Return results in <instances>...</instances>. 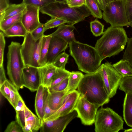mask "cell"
<instances>
[{
    "label": "cell",
    "instance_id": "obj_1",
    "mask_svg": "<svg viewBox=\"0 0 132 132\" xmlns=\"http://www.w3.org/2000/svg\"><path fill=\"white\" fill-rule=\"evenodd\" d=\"M128 39L123 27L110 26L97 40L95 47L102 61L107 57L117 55L123 51Z\"/></svg>",
    "mask_w": 132,
    "mask_h": 132
},
{
    "label": "cell",
    "instance_id": "obj_2",
    "mask_svg": "<svg viewBox=\"0 0 132 132\" xmlns=\"http://www.w3.org/2000/svg\"><path fill=\"white\" fill-rule=\"evenodd\" d=\"M77 90L90 103L99 106L108 103L110 101L100 72L84 75L77 88Z\"/></svg>",
    "mask_w": 132,
    "mask_h": 132
},
{
    "label": "cell",
    "instance_id": "obj_3",
    "mask_svg": "<svg viewBox=\"0 0 132 132\" xmlns=\"http://www.w3.org/2000/svg\"><path fill=\"white\" fill-rule=\"evenodd\" d=\"M69 44L70 55L79 70L87 74L93 73L98 70L102 60L95 47L76 40Z\"/></svg>",
    "mask_w": 132,
    "mask_h": 132
},
{
    "label": "cell",
    "instance_id": "obj_4",
    "mask_svg": "<svg viewBox=\"0 0 132 132\" xmlns=\"http://www.w3.org/2000/svg\"><path fill=\"white\" fill-rule=\"evenodd\" d=\"M40 11L51 18H61L66 21L68 24L74 25L83 21L91 15L85 5L79 7H71L64 1L50 3L40 8Z\"/></svg>",
    "mask_w": 132,
    "mask_h": 132
},
{
    "label": "cell",
    "instance_id": "obj_5",
    "mask_svg": "<svg viewBox=\"0 0 132 132\" xmlns=\"http://www.w3.org/2000/svg\"><path fill=\"white\" fill-rule=\"evenodd\" d=\"M21 45L12 41L8 46L7 74L12 84L19 90L22 88V70L25 67L21 52Z\"/></svg>",
    "mask_w": 132,
    "mask_h": 132
},
{
    "label": "cell",
    "instance_id": "obj_6",
    "mask_svg": "<svg viewBox=\"0 0 132 132\" xmlns=\"http://www.w3.org/2000/svg\"><path fill=\"white\" fill-rule=\"evenodd\" d=\"M122 118L111 108L102 107L98 110L94 122L96 132H118L123 129Z\"/></svg>",
    "mask_w": 132,
    "mask_h": 132
},
{
    "label": "cell",
    "instance_id": "obj_7",
    "mask_svg": "<svg viewBox=\"0 0 132 132\" xmlns=\"http://www.w3.org/2000/svg\"><path fill=\"white\" fill-rule=\"evenodd\" d=\"M43 37L35 40L29 32L24 37L21 45V52L25 66L37 68L42 66L40 60V51Z\"/></svg>",
    "mask_w": 132,
    "mask_h": 132
},
{
    "label": "cell",
    "instance_id": "obj_8",
    "mask_svg": "<svg viewBox=\"0 0 132 132\" xmlns=\"http://www.w3.org/2000/svg\"><path fill=\"white\" fill-rule=\"evenodd\" d=\"M103 11V19L110 24L111 26L123 27L129 26L124 0H114L106 3Z\"/></svg>",
    "mask_w": 132,
    "mask_h": 132
},
{
    "label": "cell",
    "instance_id": "obj_9",
    "mask_svg": "<svg viewBox=\"0 0 132 132\" xmlns=\"http://www.w3.org/2000/svg\"><path fill=\"white\" fill-rule=\"evenodd\" d=\"M97 71L101 74L109 97H113L119 87L122 76L108 62L101 65Z\"/></svg>",
    "mask_w": 132,
    "mask_h": 132
},
{
    "label": "cell",
    "instance_id": "obj_10",
    "mask_svg": "<svg viewBox=\"0 0 132 132\" xmlns=\"http://www.w3.org/2000/svg\"><path fill=\"white\" fill-rule=\"evenodd\" d=\"M99 106L92 103L80 95L74 109L85 125L90 126L94 123Z\"/></svg>",
    "mask_w": 132,
    "mask_h": 132
},
{
    "label": "cell",
    "instance_id": "obj_11",
    "mask_svg": "<svg viewBox=\"0 0 132 132\" xmlns=\"http://www.w3.org/2000/svg\"><path fill=\"white\" fill-rule=\"evenodd\" d=\"M76 111H73L70 113L55 119L42 121L40 129L41 132H63L67 125L73 119L77 117Z\"/></svg>",
    "mask_w": 132,
    "mask_h": 132
},
{
    "label": "cell",
    "instance_id": "obj_12",
    "mask_svg": "<svg viewBox=\"0 0 132 132\" xmlns=\"http://www.w3.org/2000/svg\"><path fill=\"white\" fill-rule=\"evenodd\" d=\"M80 94L76 90L68 92L64 97L60 108L50 116L42 121L56 119L67 115L74 111V109Z\"/></svg>",
    "mask_w": 132,
    "mask_h": 132
},
{
    "label": "cell",
    "instance_id": "obj_13",
    "mask_svg": "<svg viewBox=\"0 0 132 132\" xmlns=\"http://www.w3.org/2000/svg\"><path fill=\"white\" fill-rule=\"evenodd\" d=\"M22 84L23 87L32 92L37 91L42 81L38 68L26 66L22 70Z\"/></svg>",
    "mask_w": 132,
    "mask_h": 132
},
{
    "label": "cell",
    "instance_id": "obj_14",
    "mask_svg": "<svg viewBox=\"0 0 132 132\" xmlns=\"http://www.w3.org/2000/svg\"><path fill=\"white\" fill-rule=\"evenodd\" d=\"M39 7L26 5L22 12L21 22L28 32L31 33L41 23L39 20Z\"/></svg>",
    "mask_w": 132,
    "mask_h": 132
},
{
    "label": "cell",
    "instance_id": "obj_15",
    "mask_svg": "<svg viewBox=\"0 0 132 132\" xmlns=\"http://www.w3.org/2000/svg\"><path fill=\"white\" fill-rule=\"evenodd\" d=\"M68 43L56 36L51 39L46 58V64H51L57 56L67 48Z\"/></svg>",
    "mask_w": 132,
    "mask_h": 132
},
{
    "label": "cell",
    "instance_id": "obj_16",
    "mask_svg": "<svg viewBox=\"0 0 132 132\" xmlns=\"http://www.w3.org/2000/svg\"><path fill=\"white\" fill-rule=\"evenodd\" d=\"M25 125L22 128L23 132H36L41 127L42 120L26 106Z\"/></svg>",
    "mask_w": 132,
    "mask_h": 132
},
{
    "label": "cell",
    "instance_id": "obj_17",
    "mask_svg": "<svg viewBox=\"0 0 132 132\" xmlns=\"http://www.w3.org/2000/svg\"><path fill=\"white\" fill-rule=\"evenodd\" d=\"M75 27L74 24H69L61 25L57 30L50 35L52 36L59 37L67 42L68 44L76 40L74 33Z\"/></svg>",
    "mask_w": 132,
    "mask_h": 132
},
{
    "label": "cell",
    "instance_id": "obj_18",
    "mask_svg": "<svg viewBox=\"0 0 132 132\" xmlns=\"http://www.w3.org/2000/svg\"><path fill=\"white\" fill-rule=\"evenodd\" d=\"M38 68L42 84L44 87H47L50 84L53 76L56 72L57 68L52 64H46Z\"/></svg>",
    "mask_w": 132,
    "mask_h": 132
},
{
    "label": "cell",
    "instance_id": "obj_19",
    "mask_svg": "<svg viewBox=\"0 0 132 132\" xmlns=\"http://www.w3.org/2000/svg\"><path fill=\"white\" fill-rule=\"evenodd\" d=\"M49 92L48 98L49 105L52 110H57L62 105L63 100L68 93L67 90L60 92Z\"/></svg>",
    "mask_w": 132,
    "mask_h": 132
},
{
    "label": "cell",
    "instance_id": "obj_20",
    "mask_svg": "<svg viewBox=\"0 0 132 132\" xmlns=\"http://www.w3.org/2000/svg\"><path fill=\"white\" fill-rule=\"evenodd\" d=\"M44 87L42 84L37 90L35 101V107L37 116L42 121L44 116Z\"/></svg>",
    "mask_w": 132,
    "mask_h": 132
},
{
    "label": "cell",
    "instance_id": "obj_21",
    "mask_svg": "<svg viewBox=\"0 0 132 132\" xmlns=\"http://www.w3.org/2000/svg\"><path fill=\"white\" fill-rule=\"evenodd\" d=\"M123 104V116L124 119L126 124L132 127V94L125 93Z\"/></svg>",
    "mask_w": 132,
    "mask_h": 132
},
{
    "label": "cell",
    "instance_id": "obj_22",
    "mask_svg": "<svg viewBox=\"0 0 132 132\" xmlns=\"http://www.w3.org/2000/svg\"><path fill=\"white\" fill-rule=\"evenodd\" d=\"M26 6V5L22 2L18 4H10L4 13L0 15V22L22 12Z\"/></svg>",
    "mask_w": 132,
    "mask_h": 132
},
{
    "label": "cell",
    "instance_id": "obj_23",
    "mask_svg": "<svg viewBox=\"0 0 132 132\" xmlns=\"http://www.w3.org/2000/svg\"><path fill=\"white\" fill-rule=\"evenodd\" d=\"M3 32L5 37H24L28 32L21 22L15 24Z\"/></svg>",
    "mask_w": 132,
    "mask_h": 132
},
{
    "label": "cell",
    "instance_id": "obj_24",
    "mask_svg": "<svg viewBox=\"0 0 132 132\" xmlns=\"http://www.w3.org/2000/svg\"><path fill=\"white\" fill-rule=\"evenodd\" d=\"M26 106L24 102L20 96L15 109L16 113L15 121L22 128L25 125Z\"/></svg>",
    "mask_w": 132,
    "mask_h": 132
},
{
    "label": "cell",
    "instance_id": "obj_25",
    "mask_svg": "<svg viewBox=\"0 0 132 132\" xmlns=\"http://www.w3.org/2000/svg\"><path fill=\"white\" fill-rule=\"evenodd\" d=\"M84 75L78 71L70 72L68 77V84L67 89L68 92H72L77 88Z\"/></svg>",
    "mask_w": 132,
    "mask_h": 132
},
{
    "label": "cell",
    "instance_id": "obj_26",
    "mask_svg": "<svg viewBox=\"0 0 132 132\" xmlns=\"http://www.w3.org/2000/svg\"><path fill=\"white\" fill-rule=\"evenodd\" d=\"M112 65L123 77L132 76V69L127 60L122 59Z\"/></svg>",
    "mask_w": 132,
    "mask_h": 132
},
{
    "label": "cell",
    "instance_id": "obj_27",
    "mask_svg": "<svg viewBox=\"0 0 132 132\" xmlns=\"http://www.w3.org/2000/svg\"><path fill=\"white\" fill-rule=\"evenodd\" d=\"M52 37L50 34L44 35L43 37L40 51V60L42 66L46 64L47 56Z\"/></svg>",
    "mask_w": 132,
    "mask_h": 132
},
{
    "label": "cell",
    "instance_id": "obj_28",
    "mask_svg": "<svg viewBox=\"0 0 132 132\" xmlns=\"http://www.w3.org/2000/svg\"><path fill=\"white\" fill-rule=\"evenodd\" d=\"M70 73V72L65 69L57 68L56 73L53 76L50 84L47 87H50L60 82L68 77Z\"/></svg>",
    "mask_w": 132,
    "mask_h": 132
},
{
    "label": "cell",
    "instance_id": "obj_29",
    "mask_svg": "<svg viewBox=\"0 0 132 132\" xmlns=\"http://www.w3.org/2000/svg\"><path fill=\"white\" fill-rule=\"evenodd\" d=\"M85 5L93 17L97 18H102V13L96 0H85Z\"/></svg>",
    "mask_w": 132,
    "mask_h": 132
},
{
    "label": "cell",
    "instance_id": "obj_30",
    "mask_svg": "<svg viewBox=\"0 0 132 132\" xmlns=\"http://www.w3.org/2000/svg\"><path fill=\"white\" fill-rule=\"evenodd\" d=\"M23 11L0 22L1 30L4 32L15 24L21 22Z\"/></svg>",
    "mask_w": 132,
    "mask_h": 132
},
{
    "label": "cell",
    "instance_id": "obj_31",
    "mask_svg": "<svg viewBox=\"0 0 132 132\" xmlns=\"http://www.w3.org/2000/svg\"><path fill=\"white\" fill-rule=\"evenodd\" d=\"M69 57V54L65 52L61 53L55 58L52 64L57 68L65 69V66Z\"/></svg>",
    "mask_w": 132,
    "mask_h": 132
},
{
    "label": "cell",
    "instance_id": "obj_32",
    "mask_svg": "<svg viewBox=\"0 0 132 132\" xmlns=\"http://www.w3.org/2000/svg\"><path fill=\"white\" fill-rule=\"evenodd\" d=\"M91 31L93 35L95 37L103 35L104 26L97 19L90 23Z\"/></svg>",
    "mask_w": 132,
    "mask_h": 132
},
{
    "label": "cell",
    "instance_id": "obj_33",
    "mask_svg": "<svg viewBox=\"0 0 132 132\" xmlns=\"http://www.w3.org/2000/svg\"><path fill=\"white\" fill-rule=\"evenodd\" d=\"M10 100L9 101L15 109L16 108L20 96L18 90L10 81Z\"/></svg>",
    "mask_w": 132,
    "mask_h": 132
},
{
    "label": "cell",
    "instance_id": "obj_34",
    "mask_svg": "<svg viewBox=\"0 0 132 132\" xmlns=\"http://www.w3.org/2000/svg\"><path fill=\"white\" fill-rule=\"evenodd\" d=\"M119 89L125 93L128 92L132 94V76L123 77Z\"/></svg>",
    "mask_w": 132,
    "mask_h": 132
},
{
    "label": "cell",
    "instance_id": "obj_35",
    "mask_svg": "<svg viewBox=\"0 0 132 132\" xmlns=\"http://www.w3.org/2000/svg\"><path fill=\"white\" fill-rule=\"evenodd\" d=\"M49 93V92L48 88L47 87H44V116L43 120L50 116L56 111L52 110L50 108L49 105L48 100Z\"/></svg>",
    "mask_w": 132,
    "mask_h": 132
},
{
    "label": "cell",
    "instance_id": "obj_36",
    "mask_svg": "<svg viewBox=\"0 0 132 132\" xmlns=\"http://www.w3.org/2000/svg\"><path fill=\"white\" fill-rule=\"evenodd\" d=\"M67 23L65 20L58 18H51L44 24V31L45 32L48 29L54 28L62 24Z\"/></svg>",
    "mask_w": 132,
    "mask_h": 132
},
{
    "label": "cell",
    "instance_id": "obj_37",
    "mask_svg": "<svg viewBox=\"0 0 132 132\" xmlns=\"http://www.w3.org/2000/svg\"><path fill=\"white\" fill-rule=\"evenodd\" d=\"M127 44L122 59L128 61L132 69V37L128 38Z\"/></svg>",
    "mask_w": 132,
    "mask_h": 132
},
{
    "label": "cell",
    "instance_id": "obj_38",
    "mask_svg": "<svg viewBox=\"0 0 132 132\" xmlns=\"http://www.w3.org/2000/svg\"><path fill=\"white\" fill-rule=\"evenodd\" d=\"M55 1L54 0H23L22 2L26 5H30L41 8Z\"/></svg>",
    "mask_w": 132,
    "mask_h": 132
},
{
    "label": "cell",
    "instance_id": "obj_39",
    "mask_svg": "<svg viewBox=\"0 0 132 132\" xmlns=\"http://www.w3.org/2000/svg\"><path fill=\"white\" fill-rule=\"evenodd\" d=\"M68 82V77L55 86L47 88L50 92L63 91L67 90Z\"/></svg>",
    "mask_w": 132,
    "mask_h": 132
},
{
    "label": "cell",
    "instance_id": "obj_40",
    "mask_svg": "<svg viewBox=\"0 0 132 132\" xmlns=\"http://www.w3.org/2000/svg\"><path fill=\"white\" fill-rule=\"evenodd\" d=\"M10 81L7 80L1 86H0V93L8 101L10 100Z\"/></svg>",
    "mask_w": 132,
    "mask_h": 132
},
{
    "label": "cell",
    "instance_id": "obj_41",
    "mask_svg": "<svg viewBox=\"0 0 132 132\" xmlns=\"http://www.w3.org/2000/svg\"><path fill=\"white\" fill-rule=\"evenodd\" d=\"M44 32V24L41 23L30 33L33 38L37 40L43 37Z\"/></svg>",
    "mask_w": 132,
    "mask_h": 132
},
{
    "label": "cell",
    "instance_id": "obj_42",
    "mask_svg": "<svg viewBox=\"0 0 132 132\" xmlns=\"http://www.w3.org/2000/svg\"><path fill=\"white\" fill-rule=\"evenodd\" d=\"M5 132H23L22 127L15 121L11 122L7 126Z\"/></svg>",
    "mask_w": 132,
    "mask_h": 132
},
{
    "label": "cell",
    "instance_id": "obj_43",
    "mask_svg": "<svg viewBox=\"0 0 132 132\" xmlns=\"http://www.w3.org/2000/svg\"><path fill=\"white\" fill-rule=\"evenodd\" d=\"M5 36L3 32H0V67L3 65L4 50L5 45Z\"/></svg>",
    "mask_w": 132,
    "mask_h": 132
},
{
    "label": "cell",
    "instance_id": "obj_44",
    "mask_svg": "<svg viewBox=\"0 0 132 132\" xmlns=\"http://www.w3.org/2000/svg\"><path fill=\"white\" fill-rule=\"evenodd\" d=\"M126 13L129 22L132 20V0H124Z\"/></svg>",
    "mask_w": 132,
    "mask_h": 132
},
{
    "label": "cell",
    "instance_id": "obj_45",
    "mask_svg": "<svg viewBox=\"0 0 132 132\" xmlns=\"http://www.w3.org/2000/svg\"><path fill=\"white\" fill-rule=\"evenodd\" d=\"M85 0H71L67 3L71 7H79L85 5Z\"/></svg>",
    "mask_w": 132,
    "mask_h": 132
},
{
    "label": "cell",
    "instance_id": "obj_46",
    "mask_svg": "<svg viewBox=\"0 0 132 132\" xmlns=\"http://www.w3.org/2000/svg\"><path fill=\"white\" fill-rule=\"evenodd\" d=\"M10 4L9 0H0V15L4 13Z\"/></svg>",
    "mask_w": 132,
    "mask_h": 132
},
{
    "label": "cell",
    "instance_id": "obj_47",
    "mask_svg": "<svg viewBox=\"0 0 132 132\" xmlns=\"http://www.w3.org/2000/svg\"><path fill=\"white\" fill-rule=\"evenodd\" d=\"M3 65L0 67V86L7 80Z\"/></svg>",
    "mask_w": 132,
    "mask_h": 132
},
{
    "label": "cell",
    "instance_id": "obj_48",
    "mask_svg": "<svg viewBox=\"0 0 132 132\" xmlns=\"http://www.w3.org/2000/svg\"><path fill=\"white\" fill-rule=\"evenodd\" d=\"M102 10L104 9L106 3L105 0H96Z\"/></svg>",
    "mask_w": 132,
    "mask_h": 132
},
{
    "label": "cell",
    "instance_id": "obj_49",
    "mask_svg": "<svg viewBox=\"0 0 132 132\" xmlns=\"http://www.w3.org/2000/svg\"><path fill=\"white\" fill-rule=\"evenodd\" d=\"M124 132H132V128L126 129L124 131Z\"/></svg>",
    "mask_w": 132,
    "mask_h": 132
},
{
    "label": "cell",
    "instance_id": "obj_50",
    "mask_svg": "<svg viewBox=\"0 0 132 132\" xmlns=\"http://www.w3.org/2000/svg\"><path fill=\"white\" fill-rule=\"evenodd\" d=\"M129 26H130L132 28V20L129 22Z\"/></svg>",
    "mask_w": 132,
    "mask_h": 132
},
{
    "label": "cell",
    "instance_id": "obj_51",
    "mask_svg": "<svg viewBox=\"0 0 132 132\" xmlns=\"http://www.w3.org/2000/svg\"><path fill=\"white\" fill-rule=\"evenodd\" d=\"M114 0H105L106 3L112 1Z\"/></svg>",
    "mask_w": 132,
    "mask_h": 132
},
{
    "label": "cell",
    "instance_id": "obj_52",
    "mask_svg": "<svg viewBox=\"0 0 132 132\" xmlns=\"http://www.w3.org/2000/svg\"><path fill=\"white\" fill-rule=\"evenodd\" d=\"M56 1L61 2L64 1V0H54Z\"/></svg>",
    "mask_w": 132,
    "mask_h": 132
},
{
    "label": "cell",
    "instance_id": "obj_53",
    "mask_svg": "<svg viewBox=\"0 0 132 132\" xmlns=\"http://www.w3.org/2000/svg\"><path fill=\"white\" fill-rule=\"evenodd\" d=\"M71 0H64V1L67 3H68Z\"/></svg>",
    "mask_w": 132,
    "mask_h": 132
},
{
    "label": "cell",
    "instance_id": "obj_54",
    "mask_svg": "<svg viewBox=\"0 0 132 132\" xmlns=\"http://www.w3.org/2000/svg\"><path fill=\"white\" fill-rule=\"evenodd\" d=\"M116 1H119V0H114Z\"/></svg>",
    "mask_w": 132,
    "mask_h": 132
}]
</instances>
